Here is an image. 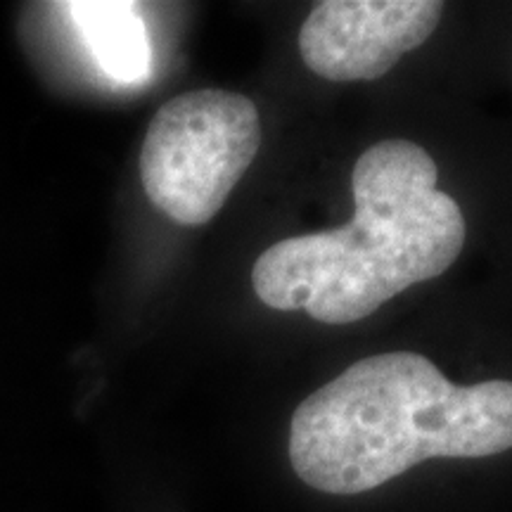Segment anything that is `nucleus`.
<instances>
[{"label": "nucleus", "mask_w": 512, "mask_h": 512, "mask_svg": "<svg viewBox=\"0 0 512 512\" xmlns=\"http://www.w3.org/2000/svg\"><path fill=\"white\" fill-rule=\"evenodd\" d=\"M93 60L110 79L138 83L150 74V41L138 5L133 3H62Z\"/></svg>", "instance_id": "nucleus-5"}, {"label": "nucleus", "mask_w": 512, "mask_h": 512, "mask_svg": "<svg viewBox=\"0 0 512 512\" xmlns=\"http://www.w3.org/2000/svg\"><path fill=\"white\" fill-rule=\"evenodd\" d=\"M437 181V162L411 140L368 147L351 174L354 219L268 247L252 271L256 297L275 311L349 325L439 278L463 252L465 216Z\"/></svg>", "instance_id": "nucleus-1"}, {"label": "nucleus", "mask_w": 512, "mask_h": 512, "mask_svg": "<svg viewBox=\"0 0 512 512\" xmlns=\"http://www.w3.org/2000/svg\"><path fill=\"white\" fill-rule=\"evenodd\" d=\"M439 0H323L299 31V53L320 79L375 81L437 29Z\"/></svg>", "instance_id": "nucleus-4"}, {"label": "nucleus", "mask_w": 512, "mask_h": 512, "mask_svg": "<svg viewBox=\"0 0 512 512\" xmlns=\"http://www.w3.org/2000/svg\"><path fill=\"white\" fill-rule=\"evenodd\" d=\"M512 448V382L458 387L430 358H363L299 403L290 460L311 489L354 496L430 458H489Z\"/></svg>", "instance_id": "nucleus-2"}, {"label": "nucleus", "mask_w": 512, "mask_h": 512, "mask_svg": "<svg viewBox=\"0 0 512 512\" xmlns=\"http://www.w3.org/2000/svg\"><path fill=\"white\" fill-rule=\"evenodd\" d=\"M261 145V119L245 95L188 91L159 107L140 150V181L155 207L181 226L219 214Z\"/></svg>", "instance_id": "nucleus-3"}]
</instances>
